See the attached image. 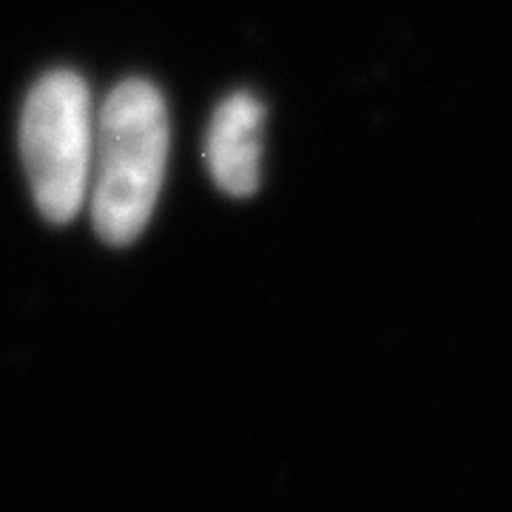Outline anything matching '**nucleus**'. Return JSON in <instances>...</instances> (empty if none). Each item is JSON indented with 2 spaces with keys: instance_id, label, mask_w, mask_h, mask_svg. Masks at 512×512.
<instances>
[{
  "instance_id": "7ed1b4c3",
  "label": "nucleus",
  "mask_w": 512,
  "mask_h": 512,
  "mask_svg": "<svg viewBox=\"0 0 512 512\" xmlns=\"http://www.w3.org/2000/svg\"><path fill=\"white\" fill-rule=\"evenodd\" d=\"M265 106L251 92L225 97L205 134V165L228 197H254L262 183Z\"/></svg>"
},
{
  "instance_id": "f03ea898",
  "label": "nucleus",
  "mask_w": 512,
  "mask_h": 512,
  "mask_svg": "<svg viewBox=\"0 0 512 512\" xmlns=\"http://www.w3.org/2000/svg\"><path fill=\"white\" fill-rule=\"evenodd\" d=\"M20 154L37 211L46 222H72L89 194L94 111L86 80L72 69L46 72L26 97Z\"/></svg>"
},
{
  "instance_id": "f257e3e1",
  "label": "nucleus",
  "mask_w": 512,
  "mask_h": 512,
  "mask_svg": "<svg viewBox=\"0 0 512 512\" xmlns=\"http://www.w3.org/2000/svg\"><path fill=\"white\" fill-rule=\"evenodd\" d=\"M168 109L143 77L114 86L94 126L92 222L109 245H128L146 231L168 160Z\"/></svg>"
}]
</instances>
